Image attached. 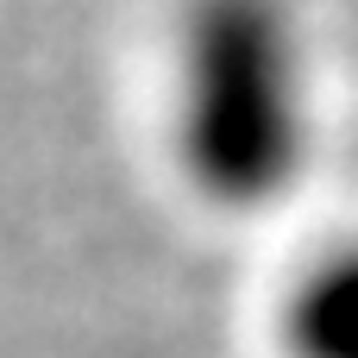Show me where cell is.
I'll list each match as a JSON object with an SVG mask.
<instances>
[{
	"label": "cell",
	"mask_w": 358,
	"mask_h": 358,
	"mask_svg": "<svg viewBox=\"0 0 358 358\" xmlns=\"http://www.w3.org/2000/svg\"><path fill=\"white\" fill-rule=\"evenodd\" d=\"M315 151V63L296 0H182L170 38V157L195 201L264 214Z\"/></svg>",
	"instance_id": "6da1fadb"
},
{
	"label": "cell",
	"mask_w": 358,
	"mask_h": 358,
	"mask_svg": "<svg viewBox=\"0 0 358 358\" xmlns=\"http://www.w3.org/2000/svg\"><path fill=\"white\" fill-rule=\"evenodd\" d=\"M283 358H358V239L315 252L277 308Z\"/></svg>",
	"instance_id": "7a4b0ae2"
}]
</instances>
